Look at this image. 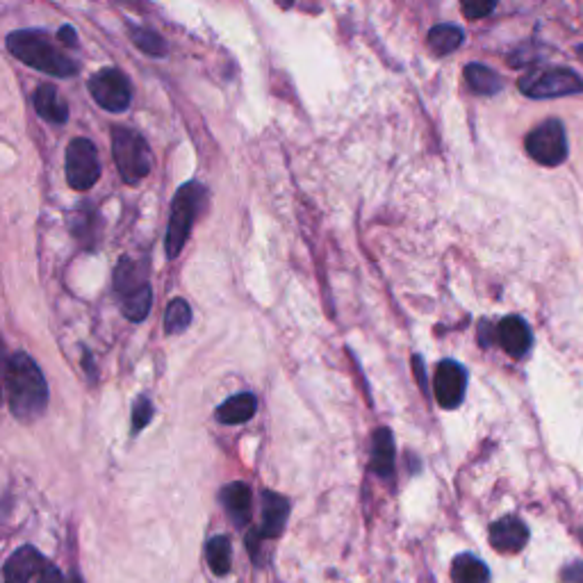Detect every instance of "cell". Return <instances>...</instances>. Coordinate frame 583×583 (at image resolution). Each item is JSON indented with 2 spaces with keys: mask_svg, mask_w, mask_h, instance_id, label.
<instances>
[{
  "mask_svg": "<svg viewBox=\"0 0 583 583\" xmlns=\"http://www.w3.org/2000/svg\"><path fill=\"white\" fill-rule=\"evenodd\" d=\"M221 502H224L228 515H231L237 524L249 522L251 508H253V495L246 483L235 481L231 483V486H226L224 490H221Z\"/></svg>",
  "mask_w": 583,
  "mask_h": 583,
  "instance_id": "obj_16",
  "label": "cell"
},
{
  "mask_svg": "<svg viewBox=\"0 0 583 583\" xmlns=\"http://www.w3.org/2000/svg\"><path fill=\"white\" fill-rule=\"evenodd\" d=\"M89 92L94 101L108 112H123L128 110L133 101V89H130L128 78L119 69H101L89 80Z\"/></svg>",
  "mask_w": 583,
  "mask_h": 583,
  "instance_id": "obj_8",
  "label": "cell"
},
{
  "mask_svg": "<svg viewBox=\"0 0 583 583\" xmlns=\"http://www.w3.org/2000/svg\"><path fill=\"white\" fill-rule=\"evenodd\" d=\"M465 80L472 87V92L481 96H495L504 87V80L499 78V73L483 67V64H467Z\"/></svg>",
  "mask_w": 583,
  "mask_h": 583,
  "instance_id": "obj_18",
  "label": "cell"
},
{
  "mask_svg": "<svg viewBox=\"0 0 583 583\" xmlns=\"http://www.w3.org/2000/svg\"><path fill=\"white\" fill-rule=\"evenodd\" d=\"M46 568L44 556L35 547H21L7 558L3 568V583H30Z\"/></svg>",
  "mask_w": 583,
  "mask_h": 583,
  "instance_id": "obj_10",
  "label": "cell"
},
{
  "mask_svg": "<svg viewBox=\"0 0 583 583\" xmlns=\"http://www.w3.org/2000/svg\"><path fill=\"white\" fill-rule=\"evenodd\" d=\"M5 392L12 415L21 422H32L44 415L48 406V385L41 369L28 353L16 351L7 360Z\"/></svg>",
  "mask_w": 583,
  "mask_h": 583,
  "instance_id": "obj_1",
  "label": "cell"
},
{
  "mask_svg": "<svg viewBox=\"0 0 583 583\" xmlns=\"http://www.w3.org/2000/svg\"><path fill=\"white\" fill-rule=\"evenodd\" d=\"M57 41H62V44H67L69 48H76L78 46V32L73 30L71 26H62L60 32H57Z\"/></svg>",
  "mask_w": 583,
  "mask_h": 583,
  "instance_id": "obj_30",
  "label": "cell"
},
{
  "mask_svg": "<svg viewBox=\"0 0 583 583\" xmlns=\"http://www.w3.org/2000/svg\"><path fill=\"white\" fill-rule=\"evenodd\" d=\"M205 554H208V563H210V568L215 574H228V570H231V554H233V549H231V540H228L226 536H215L208 543V547H205Z\"/></svg>",
  "mask_w": 583,
  "mask_h": 583,
  "instance_id": "obj_24",
  "label": "cell"
},
{
  "mask_svg": "<svg viewBox=\"0 0 583 583\" xmlns=\"http://www.w3.org/2000/svg\"><path fill=\"white\" fill-rule=\"evenodd\" d=\"M497 340L511 358H522L531 349V331L522 317H504L497 326Z\"/></svg>",
  "mask_w": 583,
  "mask_h": 583,
  "instance_id": "obj_12",
  "label": "cell"
},
{
  "mask_svg": "<svg viewBox=\"0 0 583 583\" xmlns=\"http://www.w3.org/2000/svg\"><path fill=\"white\" fill-rule=\"evenodd\" d=\"M205 199V187L201 183H187L180 187L171 203V219L167 228V240H164V251L169 258H176L183 246L187 244V237L192 233L194 219L199 217V210Z\"/></svg>",
  "mask_w": 583,
  "mask_h": 583,
  "instance_id": "obj_4",
  "label": "cell"
},
{
  "mask_svg": "<svg viewBox=\"0 0 583 583\" xmlns=\"http://www.w3.org/2000/svg\"><path fill=\"white\" fill-rule=\"evenodd\" d=\"M151 417H153V404L146 397H139L133 408V429L135 431L144 429V426L151 422Z\"/></svg>",
  "mask_w": 583,
  "mask_h": 583,
  "instance_id": "obj_26",
  "label": "cell"
},
{
  "mask_svg": "<svg viewBox=\"0 0 583 583\" xmlns=\"http://www.w3.org/2000/svg\"><path fill=\"white\" fill-rule=\"evenodd\" d=\"M192 324V310L185 299H174L164 312V333L178 335Z\"/></svg>",
  "mask_w": 583,
  "mask_h": 583,
  "instance_id": "obj_23",
  "label": "cell"
},
{
  "mask_svg": "<svg viewBox=\"0 0 583 583\" xmlns=\"http://www.w3.org/2000/svg\"><path fill=\"white\" fill-rule=\"evenodd\" d=\"M497 3H463V14L467 16V19H483V16L490 14L492 10H495Z\"/></svg>",
  "mask_w": 583,
  "mask_h": 583,
  "instance_id": "obj_27",
  "label": "cell"
},
{
  "mask_svg": "<svg viewBox=\"0 0 583 583\" xmlns=\"http://www.w3.org/2000/svg\"><path fill=\"white\" fill-rule=\"evenodd\" d=\"M577 55H579V60L583 62V46H579V48H577Z\"/></svg>",
  "mask_w": 583,
  "mask_h": 583,
  "instance_id": "obj_32",
  "label": "cell"
},
{
  "mask_svg": "<svg viewBox=\"0 0 583 583\" xmlns=\"http://www.w3.org/2000/svg\"><path fill=\"white\" fill-rule=\"evenodd\" d=\"M146 278L142 274V267L133 262L130 258H121L117 269H114V290L123 299H128L130 294H135L146 287Z\"/></svg>",
  "mask_w": 583,
  "mask_h": 583,
  "instance_id": "obj_17",
  "label": "cell"
},
{
  "mask_svg": "<svg viewBox=\"0 0 583 583\" xmlns=\"http://www.w3.org/2000/svg\"><path fill=\"white\" fill-rule=\"evenodd\" d=\"M7 51L30 69L55 78H69L78 73V64L57 48L44 30H16L7 37Z\"/></svg>",
  "mask_w": 583,
  "mask_h": 583,
  "instance_id": "obj_2",
  "label": "cell"
},
{
  "mask_svg": "<svg viewBox=\"0 0 583 583\" xmlns=\"http://www.w3.org/2000/svg\"><path fill=\"white\" fill-rule=\"evenodd\" d=\"M153 306V292H151V285L142 287V290L130 294L128 299H123V315H126L130 322H144L146 317H149Z\"/></svg>",
  "mask_w": 583,
  "mask_h": 583,
  "instance_id": "obj_25",
  "label": "cell"
},
{
  "mask_svg": "<svg viewBox=\"0 0 583 583\" xmlns=\"http://www.w3.org/2000/svg\"><path fill=\"white\" fill-rule=\"evenodd\" d=\"M451 579L454 583H490V572L476 556L461 554L451 565Z\"/></svg>",
  "mask_w": 583,
  "mask_h": 583,
  "instance_id": "obj_20",
  "label": "cell"
},
{
  "mask_svg": "<svg viewBox=\"0 0 583 583\" xmlns=\"http://www.w3.org/2000/svg\"><path fill=\"white\" fill-rule=\"evenodd\" d=\"M101 178V158L92 139L76 137L67 146V180L76 192H87Z\"/></svg>",
  "mask_w": 583,
  "mask_h": 583,
  "instance_id": "obj_6",
  "label": "cell"
},
{
  "mask_svg": "<svg viewBox=\"0 0 583 583\" xmlns=\"http://www.w3.org/2000/svg\"><path fill=\"white\" fill-rule=\"evenodd\" d=\"M32 103H35V110L37 114L44 121L48 123H67L69 121V108L67 103L62 101L60 92L53 85H39L35 98H32Z\"/></svg>",
  "mask_w": 583,
  "mask_h": 583,
  "instance_id": "obj_15",
  "label": "cell"
},
{
  "mask_svg": "<svg viewBox=\"0 0 583 583\" xmlns=\"http://www.w3.org/2000/svg\"><path fill=\"white\" fill-rule=\"evenodd\" d=\"M112 155L123 183L137 185L151 174L153 155L146 139L128 126L112 128Z\"/></svg>",
  "mask_w": 583,
  "mask_h": 583,
  "instance_id": "obj_3",
  "label": "cell"
},
{
  "mask_svg": "<svg viewBox=\"0 0 583 583\" xmlns=\"http://www.w3.org/2000/svg\"><path fill=\"white\" fill-rule=\"evenodd\" d=\"M67 583H82V581H80L78 577H69V579H67Z\"/></svg>",
  "mask_w": 583,
  "mask_h": 583,
  "instance_id": "obj_31",
  "label": "cell"
},
{
  "mask_svg": "<svg viewBox=\"0 0 583 583\" xmlns=\"http://www.w3.org/2000/svg\"><path fill=\"white\" fill-rule=\"evenodd\" d=\"M463 30L454 23H440L429 32V48L435 55H449L463 44Z\"/></svg>",
  "mask_w": 583,
  "mask_h": 583,
  "instance_id": "obj_21",
  "label": "cell"
},
{
  "mask_svg": "<svg viewBox=\"0 0 583 583\" xmlns=\"http://www.w3.org/2000/svg\"><path fill=\"white\" fill-rule=\"evenodd\" d=\"M256 410H258V399H256V394H251V392H240V394H233L231 399H226L224 404H221L217 408V422L221 424H228V426H233V424H244V422H249L253 415H256Z\"/></svg>",
  "mask_w": 583,
  "mask_h": 583,
  "instance_id": "obj_14",
  "label": "cell"
},
{
  "mask_svg": "<svg viewBox=\"0 0 583 583\" xmlns=\"http://www.w3.org/2000/svg\"><path fill=\"white\" fill-rule=\"evenodd\" d=\"M128 32H130V39H133V44L139 48V51H144L146 55H151V57L167 55V44H164V39L158 35V32L142 28V26H135V23H128Z\"/></svg>",
  "mask_w": 583,
  "mask_h": 583,
  "instance_id": "obj_22",
  "label": "cell"
},
{
  "mask_svg": "<svg viewBox=\"0 0 583 583\" xmlns=\"http://www.w3.org/2000/svg\"><path fill=\"white\" fill-rule=\"evenodd\" d=\"M287 515H290V502L285 497L276 495V492H265L262 495V524L260 536L278 538L285 529Z\"/></svg>",
  "mask_w": 583,
  "mask_h": 583,
  "instance_id": "obj_13",
  "label": "cell"
},
{
  "mask_svg": "<svg viewBox=\"0 0 583 583\" xmlns=\"http://www.w3.org/2000/svg\"><path fill=\"white\" fill-rule=\"evenodd\" d=\"M467 390V374L456 360H442L433 376V392L438 404L447 410L461 406Z\"/></svg>",
  "mask_w": 583,
  "mask_h": 583,
  "instance_id": "obj_9",
  "label": "cell"
},
{
  "mask_svg": "<svg viewBox=\"0 0 583 583\" xmlns=\"http://www.w3.org/2000/svg\"><path fill=\"white\" fill-rule=\"evenodd\" d=\"M529 540V529L527 524L517 517H502L490 527V545L497 549V552L504 554H515L527 545Z\"/></svg>",
  "mask_w": 583,
  "mask_h": 583,
  "instance_id": "obj_11",
  "label": "cell"
},
{
  "mask_svg": "<svg viewBox=\"0 0 583 583\" xmlns=\"http://www.w3.org/2000/svg\"><path fill=\"white\" fill-rule=\"evenodd\" d=\"M517 87L529 98H558L583 92V80L570 69H538L524 73Z\"/></svg>",
  "mask_w": 583,
  "mask_h": 583,
  "instance_id": "obj_5",
  "label": "cell"
},
{
  "mask_svg": "<svg viewBox=\"0 0 583 583\" xmlns=\"http://www.w3.org/2000/svg\"><path fill=\"white\" fill-rule=\"evenodd\" d=\"M524 146H527L531 158L538 164H545V167H556L568 158V139H565L563 123L556 119H549L540 123L538 128H533L524 139Z\"/></svg>",
  "mask_w": 583,
  "mask_h": 583,
  "instance_id": "obj_7",
  "label": "cell"
},
{
  "mask_svg": "<svg viewBox=\"0 0 583 583\" xmlns=\"http://www.w3.org/2000/svg\"><path fill=\"white\" fill-rule=\"evenodd\" d=\"M565 583H583V561H574L563 570Z\"/></svg>",
  "mask_w": 583,
  "mask_h": 583,
  "instance_id": "obj_28",
  "label": "cell"
},
{
  "mask_svg": "<svg viewBox=\"0 0 583 583\" xmlns=\"http://www.w3.org/2000/svg\"><path fill=\"white\" fill-rule=\"evenodd\" d=\"M372 467L379 476H392L394 472V440L390 429H379L374 433L372 445Z\"/></svg>",
  "mask_w": 583,
  "mask_h": 583,
  "instance_id": "obj_19",
  "label": "cell"
},
{
  "mask_svg": "<svg viewBox=\"0 0 583 583\" xmlns=\"http://www.w3.org/2000/svg\"><path fill=\"white\" fill-rule=\"evenodd\" d=\"M37 583H67V579L62 577V572L55 568V565H51V563H46V568H44V572L39 574V579H37Z\"/></svg>",
  "mask_w": 583,
  "mask_h": 583,
  "instance_id": "obj_29",
  "label": "cell"
}]
</instances>
